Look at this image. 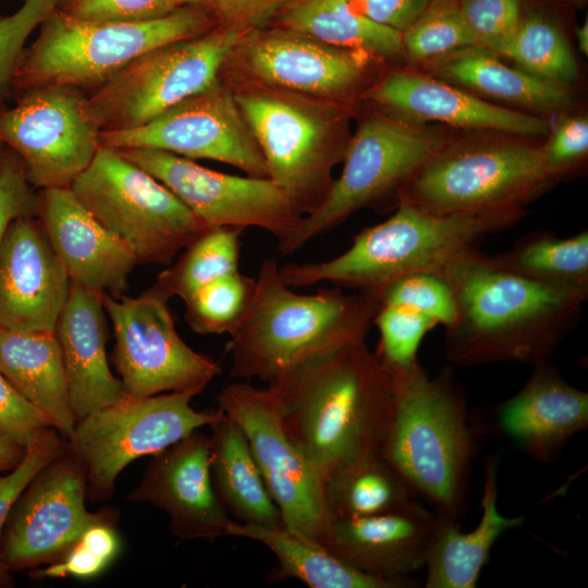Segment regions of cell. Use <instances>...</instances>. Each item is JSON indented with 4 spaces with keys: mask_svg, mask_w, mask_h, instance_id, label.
<instances>
[{
    "mask_svg": "<svg viewBox=\"0 0 588 588\" xmlns=\"http://www.w3.org/2000/svg\"><path fill=\"white\" fill-rule=\"evenodd\" d=\"M282 427L322 480L338 464L381 453L393 411L389 369L362 343L268 383Z\"/></svg>",
    "mask_w": 588,
    "mask_h": 588,
    "instance_id": "cell-2",
    "label": "cell"
},
{
    "mask_svg": "<svg viewBox=\"0 0 588 588\" xmlns=\"http://www.w3.org/2000/svg\"><path fill=\"white\" fill-rule=\"evenodd\" d=\"M101 130L81 89L40 86L0 109V139L22 160L32 186L70 187L91 163Z\"/></svg>",
    "mask_w": 588,
    "mask_h": 588,
    "instance_id": "cell-16",
    "label": "cell"
},
{
    "mask_svg": "<svg viewBox=\"0 0 588 588\" xmlns=\"http://www.w3.org/2000/svg\"><path fill=\"white\" fill-rule=\"evenodd\" d=\"M451 139L425 123L407 122L376 110L350 137L343 169L319 206L303 217L298 229L277 245L282 256L341 225L399 187Z\"/></svg>",
    "mask_w": 588,
    "mask_h": 588,
    "instance_id": "cell-10",
    "label": "cell"
},
{
    "mask_svg": "<svg viewBox=\"0 0 588 588\" xmlns=\"http://www.w3.org/2000/svg\"><path fill=\"white\" fill-rule=\"evenodd\" d=\"M204 5L143 22H84L53 11L25 48L12 79L21 91L40 86L95 89L142 54L218 25Z\"/></svg>",
    "mask_w": 588,
    "mask_h": 588,
    "instance_id": "cell-7",
    "label": "cell"
},
{
    "mask_svg": "<svg viewBox=\"0 0 588 588\" xmlns=\"http://www.w3.org/2000/svg\"><path fill=\"white\" fill-rule=\"evenodd\" d=\"M402 41L404 54L416 62H437L460 50L478 47L460 0H432L402 33Z\"/></svg>",
    "mask_w": 588,
    "mask_h": 588,
    "instance_id": "cell-37",
    "label": "cell"
},
{
    "mask_svg": "<svg viewBox=\"0 0 588 588\" xmlns=\"http://www.w3.org/2000/svg\"><path fill=\"white\" fill-rule=\"evenodd\" d=\"M523 211L433 215L397 199L394 213L358 232L351 246L324 261L280 267L292 289L329 283L379 297L397 279L416 272L437 273L481 237L514 224Z\"/></svg>",
    "mask_w": 588,
    "mask_h": 588,
    "instance_id": "cell-4",
    "label": "cell"
},
{
    "mask_svg": "<svg viewBox=\"0 0 588 588\" xmlns=\"http://www.w3.org/2000/svg\"><path fill=\"white\" fill-rule=\"evenodd\" d=\"M115 514L110 510L85 528L81 537L56 563L37 568V578H91L100 575L118 556L121 548L115 527Z\"/></svg>",
    "mask_w": 588,
    "mask_h": 588,
    "instance_id": "cell-39",
    "label": "cell"
},
{
    "mask_svg": "<svg viewBox=\"0 0 588 588\" xmlns=\"http://www.w3.org/2000/svg\"><path fill=\"white\" fill-rule=\"evenodd\" d=\"M4 148V145L2 144L1 139H0V151Z\"/></svg>",
    "mask_w": 588,
    "mask_h": 588,
    "instance_id": "cell-54",
    "label": "cell"
},
{
    "mask_svg": "<svg viewBox=\"0 0 588 588\" xmlns=\"http://www.w3.org/2000/svg\"><path fill=\"white\" fill-rule=\"evenodd\" d=\"M228 536L258 541L270 549L278 560V569L270 573L273 581L297 579L310 588H403L412 580L377 578L351 566L322 544L295 531L232 522Z\"/></svg>",
    "mask_w": 588,
    "mask_h": 588,
    "instance_id": "cell-30",
    "label": "cell"
},
{
    "mask_svg": "<svg viewBox=\"0 0 588 588\" xmlns=\"http://www.w3.org/2000/svg\"><path fill=\"white\" fill-rule=\"evenodd\" d=\"M191 5L204 0H60L56 11L84 22H143Z\"/></svg>",
    "mask_w": 588,
    "mask_h": 588,
    "instance_id": "cell-43",
    "label": "cell"
},
{
    "mask_svg": "<svg viewBox=\"0 0 588 588\" xmlns=\"http://www.w3.org/2000/svg\"><path fill=\"white\" fill-rule=\"evenodd\" d=\"M246 32L218 24L130 62L87 97L101 132L138 127L217 84L230 52Z\"/></svg>",
    "mask_w": 588,
    "mask_h": 588,
    "instance_id": "cell-11",
    "label": "cell"
},
{
    "mask_svg": "<svg viewBox=\"0 0 588 588\" xmlns=\"http://www.w3.org/2000/svg\"><path fill=\"white\" fill-rule=\"evenodd\" d=\"M54 333L76 421L124 394L123 384L111 372L107 358L102 292L72 283Z\"/></svg>",
    "mask_w": 588,
    "mask_h": 588,
    "instance_id": "cell-26",
    "label": "cell"
},
{
    "mask_svg": "<svg viewBox=\"0 0 588 588\" xmlns=\"http://www.w3.org/2000/svg\"><path fill=\"white\" fill-rule=\"evenodd\" d=\"M70 189L137 265H171L208 230L168 187L114 148L101 146Z\"/></svg>",
    "mask_w": 588,
    "mask_h": 588,
    "instance_id": "cell-9",
    "label": "cell"
},
{
    "mask_svg": "<svg viewBox=\"0 0 588 588\" xmlns=\"http://www.w3.org/2000/svg\"><path fill=\"white\" fill-rule=\"evenodd\" d=\"M362 98L379 111L413 122L492 130L522 137L541 136L548 122L532 114L490 103L411 69L393 70L368 86Z\"/></svg>",
    "mask_w": 588,
    "mask_h": 588,
    "instance_id": "cell-22",
    "label": "cell"
},
{
    "mask_svg": "<svg viewBox=\"0 0 588 588\" xmlns=\"http://www.w3.org/2000/svg\"><path fill=\"white\" fill-rule=\"evenodd\" d=\"M563 1H568V2H573V3H577V2H579L580 0H563Z\"/></svg>",
    "mask_w": 588,
    "mask_h": 588,
    "instance_id": "cell-53",
    "label": "cell"
},
{
    "mask_svg": "<svg viewBox=\"0 0 588 588\" xmlns=\"http://www.w3.org/2000/svg\"><path fill=\"white\" fill-rule=\"evenodd\" d=\"M57 431L53 427L41 430L27 446L22 462L5 475L0 474V539L9 513L19 494L45 465L64 450L65 443ZM14 586L15 579L0 556V588Z\"/></svg>",
    "mask_w": 588,
    "mask_h": 588,
    "instance_id": "cell-42",
    "label": "cell"
},
{
    "mask_svg": "<svg viewBox=\"0 0 588 588\" xmlns=\"http://www.w3.org/2000/svg\"><path fill=\"white\" fill-rule=\"evenodd\" d=\"M30 186L22 160L4 146L0 151V247L12 221L37 215L38 197Z\"/></svg>",
    "mask_w": 588,
    "mask_h": 588,
    "instance_id": "cell-46",
    "label": "cell"
},
{
    "mask_svg": "<svg viewBox=\"0 0 588 588\" xmlns=\"http://www.w3.org/2000/svg\"><path fill=\"white\" fill-rule=\"evenodd\" d=\"M498 421L531 458L551 463L588 427V393L546 360L534 365L524 387L500 406Z\"/></svg>",
    "mask_w": 588,
    "mask_h": 588,
    "instance_id": "cell-25",
    "label": "cell"
},
{
    "mask_svg": "<svg viewBox=\"0 0 588 588\" xmlns=\"http://www.w3.org/2000/svg\"><path fill=\"white\" fill-rule=\"evenodd\" d=\"M209 427L211 481L225 512L243 524L284 526L241 426L222 413Z\"/></svg>",
    "mask_w": 588,
    "mask_h": 588,
    "instance_id": "cell-29",
    "label": "cell"
},
{
    "mask_svg": "<svg viewBox=\"0 0 588 588\" xmlns=\"http://www.w3.org/2000/svg\"><path fill=\"white\" fill-rule=\"evenodd\" d=\"M323 493L332 519L385 513L418 495L381 453L363 454L338 464L323 479Z\"/></svg>",
    "mask_w": 588,
    "mask_h": 588,
    "instance_id": "cell-32",
    "label": "cell"
},
{
    "mask_svg": "<svg viewBox=\"0 0 588 588\" xmlns=\"http://www.w3.org/2000/svg\"><path fill=\"white\" fill-rule=\"evenodd\" d=\"M437 514L416 499L399 509L359 518H333L322 546L370 576L408 581L425 565Z\"/></svg>",
    "mask_w": 588,
    "mask_h": 588,
    "instance_id": "cell-24",
    "label": "cell"
},
{
    "mask_svg": "<svg viewBox=\"0 0 588 588\" xmlns=\"http://www.w3.org/2000/svg\"><path fill=\"white\" fill-rule=\"evenodd\" d=\"M117 150L168 187L208 229L257 228L273 235L279 244L303 220L286 192L268 177L213 171L162 150Z\"/></svg>",
    "mask_w": 588,
    "mask_h": 588,
    "instance_id": "cell-17",
    "label": "cell"
},
{
    "mask_svg": "<svg viewBox=\"0 0 588 588\" xmlns=\"http://www.w3.org/2000/svg\"><path fill=\"white\" fill-rule=\"evenodd\" d=\"M26 450L0 434V474L14 469L24 458Z\"/></svg>",
    "mask_w": 588,
    "mask_h": 588,
    "instance_id": "cell-51",
    "label": "cell"
},
{
    "mask_svg": "<svg viewBox=\"0 0 588 588\" xmlns=\"http://www.w3.org/2000/svg\"><path fill=\"white\" fill-rule=\"evenodd\" d=\"M294 0H204L219 24L245 30L270 25Z\"/></svg>",
    "mask_w": 588,
    "mask_h": 588,
    "instance_id": "cell-49",
    "label": "cell"
},
{
    "mask_svg": "<svg viewBox=\"0 0 588 588\" xmlns=\"http://www.w3.org/2000/svg\"><path fill=\"white\" fill-rule=\"evenodd\" d=\"M460 5L478 47L493 53L514 33L524 15L522 0H460Z\"/></svg>",
    "mask_w": 588,
    "mask_h": 588,
    "instance_id": "cell-45",
    "label": "cell"
},
{
    "mask_svg": "<svg viewBox=\"0 0 588 588\" xmlns=\"http://www.w3.org/2000/svg\"><path fill=\"white\" fill-rule=\"evenodd\" d=\"M270 25L305 33L326 44L376 58L404 54L402 33L359 13L348 0H294Z\"/></svg>",
    "mask_w": 588,
    "mask_h": 588,
    "instance_id": "cell-33",
    "label": "cell"
},
{
    "mask_svg": "<svg viewBox=\"0 0 588 588\" xmlns=\"http://www.w3.org/2000/svg\"><path fill=\"white\" fill-rule=\"evenodd\" d=\"M491 261L507 271L547 285L588 292V231L569 237L530 233Z\"/></svg>",
    "mask_w": 588,
    "mask_h": 588,
    "instance_id": "cell-34",
    "label": "cell"
},
{
    "mask_svg": "<svg viewBox=\"0 0 588 588\" xmlns=\"http://www.w3.org/2000/svg\"><path fill=\"white\" fill-rule=\"evenodd\" d=\"M432 0H348L369 20L403 33Z\"/></svg>",
    "mask_w": 588,
    "mask_h": 588,
    "instance_id": "cell-50",
    "label": "cell"
},
{
    "mask_svg": "<svg viewBox=\"0 0 588 588\" xmlns=\"http://www.w3.org/2000/svg\"><path fill=\"white\" fill-rule=\"evenodd\" d=\"M34 216L12 221L0 247V328L54 332L72 282Z\"/></svg>",
    "mask_w": 588,
    "mask_h": 588,
    "instance_id": "cell-20",
    "label": "cell"
},
{
    "mask_svg": "<svg viewBox=\"0 0 588 588\" xmlns=\"http://www.w3.org/2000/svg\"><path fill=\"white\" fill-rule=\"evenodd\" d=\"M550 182L543 145L524 137L450 140L396 195L433 215L523 211Z\"/></svg>",
    "mask_w": 588,
    "mask_h": 588,
    "instance_id": "cell-8",
    "label": "cell"
},
{
    "mask_svg": "<svg viewBox=\"0 0 588 588\" xmlns=\"http://www.w3.org/2000/svg\"><path fill=\"white\" fill-rule=\"evenodd\" d=\"M60 0H24L0 17V106L10 87L29 35L56 10Z\"/></svg>",
    "mask_w": 588,
    "mask_h": 588,
    "instance_id": "cell-44",
    "label": "cell"
},
{
    "mask_svg": "<svg viewBox=\"0 0 588 588\" xmlns=\"http://www.w3.org/2000/svg\"><path fill=\"white\" fill-rule=\"evenodd\" d=\"M379 302L322 287L299 294L286 285L275 258L261 262L250 302L229 333L234 379L279 380L304 365L366 343Z\"/></svg>",
    "mask_w": 588,
    "mask_h": 588,
    "instance_id": "cell-3",
    "label": "cell"
},
{
    "mask_svg": "<svg viewBox=\"0 0 588 588\" xmlns=\"http://www.w3.org/2000/svg\"><path fill=\"white\" fill-rule=\"evenodd\" d=\"M169 299L155 284L136 297L102 293L115 336L113 362L127 394L204 390L221 372L218 362L177 334Z\"/></svg>",
    "mask_w": 588,
    "mask_h": 588,
    "instance_id": "cell-15",
    "label": "cell"
},
{
    "mask_svg": "<svg viewBox=\"0 0 588 588\" xmlns=\"http://www.w3.org/2000/svg\"><path fill=\"white\" fill-rule=\"evenodd\" d=\"M372 323L379 332L375 354L390 371L407 370L419 364L420 344L425 335L437 327L421 314L384 304H379Z\"/></svg>",
    "mask_w": 588,
    "mask_h": 588,
    "instance_id": "cell-40",
    "label": "cell"
},
{
    "mask_svg": "<svg viewBox=\"0 0 588 588\" xmlns=\"http://www.w3.org/2000/svg\"><path fill=\"white\" fill-rule=\"evenodd\" d=\"M588 151V120L572 117L563 120L543 144L546 172L553 181L575 168Z\"/></svg>",
    "mask_w": 588,
    "mask_h": 588,
    "instance_id": "cell-48",
    "label": "cell"
},
{
    "mask_svg": "<svg viewBox=\"0 0 588 588\" xmlns=\"http://www.w3.org/2000/svg\"><path fill=\"white\" fill-rule=\"evenodd\" d=\"M390 372L394 400L382 455L418 494L456 517L475 452L464 400L446 370L431 377L417 364Z\"/></svg>",
    "mask_w": 588,
    "mask_h": 588,
    "instance_id": "cell-5",
    "label": "cell"
},
{
    "mask_svg": "<svg viewBox=\"0 0 588 588\" xmlns=\"http://www.w3.org/2000/svg\"><path fill=\"white\" fill-rule=\"evenodd\" d=\"M84 465L64 450L45 465L19 494L0 539V556L13 574L61 560L106 511L85 506Z\"/></svg>",
    "mask_w": 588,
    "mask_h": 588,
    "instance_id": "cell-18",
    "label": "cell"
},
{
    "mask_svg": "<svg viewBox=\"0 0 588 588\" xmlns=\"http://www.w3.org/2000/svg\"><path fill=\"white\" fill-rule=\"evenodd\" d=\"M218 408L245 432L284 527L321 544L332 523L323 480L286 436L274 390L234 382L221 390Z\"/></svg>",
    "mask_w": 588,
    "mask_h": 588,
    "instance_id": "cell-14",
    "label": "cell"
},
{
    "mask_svg": "<svg viewBox=\"0 0 588 588\" xmlns=\"http://www.w3.org/2000/svg\"><path fill=\"white\" fill-rule=\"evenodd\" d=\"M434 274L449 284L456 305L455 320L445 328L444 354L463 367L549 360L576 328L588 297L587 291L502 269L476 247Z\"/></svg>",
    "mask_w": 588,
    "mask_h": 588,
    "instance_id": "cell-1",
    "label": "cell"
},
{
    "mask_svg": "<svg viewBox=\"0 0 588 588\" xmlns=\"http://www.w3.org/2000/svg\"><path fill=\"white\" fill-rule=\"evenodd\" d=\"M254 287L255 279L240 271L201 286L184 301L187 324L199 334H229L246 310Z\"/></svg>",
    "mask_w": 588,
    "mask_h": 588,
    "instance_id": "cell-38",
    "label": "cell"
},
{
    "mask_svg": "<svg viewBox=\"0 0 588 588\" xmlns=\"http://www.w3.org/2000/svg\"><path fill=\"white\" fill-rule=\"evenodd\" d=\"M498 461L487 458L481 518L475 529L461 531L455 517L439 510L427 551L426 588H475L493 544L524 517H505L498 507Z\"/></svg>",
    "mask_w": 588,
    "mask_h": 588,
    "instance_id": "cell-27",
    "label": "cell"
},
{
    "mask_svg": "<svg viewBox=\"0 0 588 588\" xmlns=\"http://www.w3.org/2000/svg\"><path fill=\"white\" fill-rule=\"evenodd\" d=\"M210 437L195 430L152 455L139 485L130 494L164 511L170 530L184 540L213 541L228 536L233 522L211 481Z\"/></svg>",
    "mask_w": 588,
    "mask_h": 588,
    "instance_id": "cell-21",
    "label": "cell"
},
{
    "mask_svg": "<svg viewBox=\"0 0 588 588\" xmlns=\"http://www.w3.org/2000/svg\"><path fill=\"white\" fill-rule=\"evenodd\" d=\"M200 389L135 396L115 402L77 420L65 448L84 465L87 497L109 499L120 473L133 461L155 455L200 427L220 418L218 409L196 411Z\"/></svg>",
    "mask_w": 588,
    "mask_h": 588,
    "instance_id": "cell-12",
    "label": "cell"
},
{
    "mask_svg": "<svg viewBox=\"0 0 588 588\" xmlns=\"http://www.w3.org/2000/svg\"><path fill=\"white\" fill-rule=\"evenodd\" d=\"M100 144L114 149L146 148L188 159L216 160L246 175L268 177L261 150L231 87L221 78L138 127L102 131Z\"/></svg>",
    "mask_w": 588,
    "mask_h": 588,
    "instance_id": "cell-19",
    "label": "cell"
},
{
    "mask_svg": "<svg viewBox=\"0 0 588 588\" xmlns=\"http://www.w3.org/2000/svg\"><path fill=\"white\" fill-rule=\"evenodd\" d=\"M52 427L0 371V434L27 449L38 433Z\"/></svg>",
    "mask_w": 588,
    "mask_h": 588,
    "instance_id": "cell-47",
    "label": "cell"
},
{
    "mask_svg": "<svg viewBox=\"0 0 588 588\" xmlns=\"http://www.w3.org/2000/svg\"><path fill=\"white\" fill-rule=\"evenodd\" d=\"M37 215L72 283L91 291L123 294L137 261L70 187L42 189Z\"/></svg>",
    "mask_w": 588,
    "mask_h": 588,
    "instance_id": "cell-23",
    "label": "cell"
},
{
    "mask_svg": "<svg viewBox=\"0 0 588 588\" xmlns=\"http://www.w3.org/2000/svg\"><path fill=\"white\" fill-rule=\"evenodd\" d=\"M577 39L580 51L588 54V22L586 21L577 30Z\"/></svg>",
    "mask_w": 588,
    "mask_h": 588,
    "instance_id": "cell-52",
    "label": "cell"
},
{
    "mask_svg": "<svg viewBox=\"0 0 588 588\" xmlns=\"http://www.w3.org/2000/svg\"><path fill=\"white\" fill-rule=\"evenodd\" d=\"M513 60L538 78L566 85L578 76L564 33L543 12L524 14L517 28L494 53Z\"/></svg>",
    "mask_w": 588,
    "mask_h": 588,
    "instance_id": "cell-36",
    "label": "cell"
},
{
    "mask_svg": "<svg viewBox=\"0 0 588 588\" xmlns=\"http://www.w3.org/2000/svg\"><path fill=\"white\" fill-rule=\"evenodd\" d=\"M264 156L268 179L303 216L316 209L343 160L352 103L259 84H228Z\"/></svg>",
    "mask_w": 588,
    "mask_h": 588,
    "instance_id": "cell-6",
    "label": "cell"
},
{
    "mask_svg": "<svg viewBox=\"0 0 588 588\" xmlns=\"http://www.w3.org/2000/svg\"><path fill=\"white\" fill-rule=\"evenodd\" d=\"M0 371L61 436L69 438L73 415L60 344L54 332L0 328Z\"/></svg>",
    "mask_w": 588,
    "mask_h": 588,
    "instance_id": "cell-28",
    "label": "cell"
},
{
    "mask_svg": "<svg viewBox=\"0 0 588 588\" xmlns=\"http://www.w3.org/2000/svg\"><path fill=\"white\" fill-rule=\"evenodd\" d=\"M378 59L326 44L305 33L267 25L247 30L224 62L220 78L352 103Z\"/></svg>",
    "mask_w": 588,
    "mask_h": 588,
    "instance_id": "cell-13",
    "label": "cell"
},
{
    "mask_svg": "<svg viewBox=\"0 0 588 588\" xmlns=\"http://www.w3.org/2000/svg\"><path fill=\"white\" fill-rule=\"evenodd\" d=\"M242 232L229 226L206 230L158 274L155 285L184 302L201 286L238 271Z\"/></svg>",
    "mask_w": 588,
    "mask_h": 588,
    "instance_id": "cell-35",
    "label": "cell"
},
{
    "mask_svg": "<svg viewBox=\"0 0 588 588\" xmlns=\"http://www.w3.org/2000/svg\"><path fill=\"white\" fill-rule=\"evenodd\" d=\"M434 63L438 78L520 107L551 112L571 103L566 85L511 68L481 47L460 50Z\"/></svg>",
    "mask_w": 588,
    "mask_h": 588,
    "instance_id": "cell-31",
    "label": "cell"
},
{
    "mask_svg": "<svg viewBox=\"0 0 588 588\" xmlns=\"http://www.w3.org/2000/svg\"><path fill=\"white\" fill-rule=\"evenodd\" d=\"M379 304L405 307L444 329L456 317L455 299L449 284L431 272H416L397 279L383 291Z\"/></svg>",
    "mask_w": 588,
    "mask_h": 588,
    "instance_id": "cell-41",
    "label": "cell"
}]
</instances>
